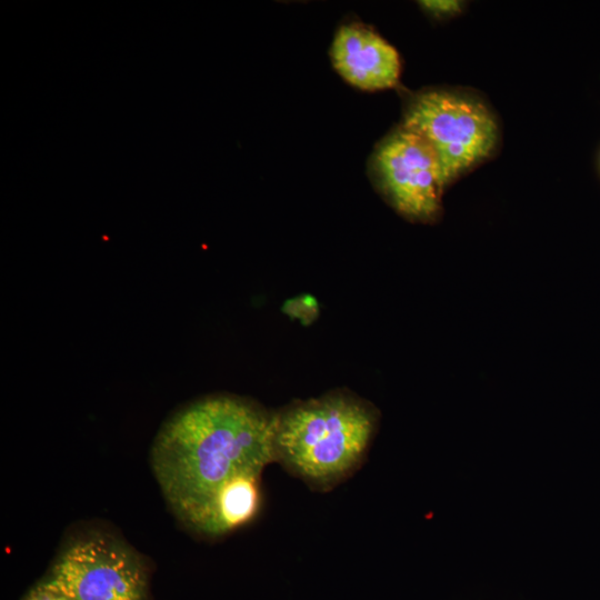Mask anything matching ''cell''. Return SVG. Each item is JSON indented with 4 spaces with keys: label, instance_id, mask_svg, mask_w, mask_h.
<instances>
[{
    "label": "cell",
    "instance_id": "1",
    "mask_svg": "<svg viewBox=\"0 0 600 600\" xmlns=\"http://www.w3.org/2000/svg\"><path fill=\"white\" fill-rule=\"evenodd\" d=\"M276 413L246 398L208 396L176 410L151 448V467L178 518L243 470L276 462Z\"/></svg>",
    "mask_w": 600,
    "mask_h": 600
},
{
    "label": "cell",
    "instance_id": "2",
    "mask_svg": "<svg viewBox=\"0 0 600 600\" xmlns=\"http://www.w3.org/2000/svg\"><path fill=\"white\" fill-rule=\"evenodd\" d=\"M377 421L369 403L343 392L296 402L276 413V462L327 492L361 467Z\"/></svg>",
    "mask_w": 600,
    "mask_h": 600
},
{
    "label": "cell",
    "instance_id": "3",
    "mask_svg": "<svg viewBox=\"0 0 600 600\" xmlns=\"http://www.w3.org/2000/svg\"><path fill=\"white\" fill-rule=\"evenodd\" d=\"M401 126L432 147L443 188L490 157L499 139L496 119L482 102L444 90L414 96Z\"/></svg>",
    "mask_w": 600,
    "mask_h": 600
},
{
    "label": "cell",
    "instance_id": "4",
    "mask_svg": "<svg viewBox=\"0 0 600 600\" xmlns=\"http://www.w3.org/2000/svg\"><path fill=\"white\" fill-rule=\"evenodd\" d=\"M73 600H148L147 559L102 530L72 534L46 576Z\"/></svg>",
    "mask_w": 600,
    "mask_h": 600
},
{
    "label": "cell",
    "instance_id": "5",
    "mask_svg": "<svg viewBox=\"0 0 600 600\" xmlns=\"http://www.w3.org/2000/svg\"><path fill=\"white\" fill-rule=\"evenodd\" d=\"M372 171L380 190L402 216L433 221L443 186L438 158L419 133L400 126L377 147Z\"/></svg>",
    "mask_w": 600,
    "mask_h": 600
},
{
    "label": "cell",
    "instance_id": "6",
    "mask_svg": "<svg viewBox=\"0 0 600 600\" xmlns=\"http://www.w3.org/2000/svg\"><path fill=\"white\" fill-rule=\"evenodd\" d=\"M330 56L337 72L359 89L382 90L399 81L401 61L398 51L363 24L341 26L333 38Z\"/></svg>",
    "mask_w": 600,
    "mask_h": 600
},
{
    "label": "cell",
    "instance_id": "7",
    "mask_svg": "<svg viewBox=\"0 0 600 600\" xmlns=\"http://www.w3.org/2000/svg\"><path fill=\"white\" fill-rule=\"evenodd\" d=\"M260 470L240 471L180 517L190 530L207 538L226 536L251 522L261 508Z\"/></svg>",
    "mask_w": 600,
    "mask_h": 600
},
{
    "label": "cell",
    "instance_id": "8",
    "mask_svg": "<svg viewBox=\"0 0 600 600\" xmlns=\"http://www.w3.org/2000/svg\"><path fill=\"white\" fill-rule=\"evenodd\" d=\"M283 311L292 318L300 319L303 323H309L318 314V302L313 297L301 296L288 300L283 306Z\"/></svg>",
    "mask_w": 600,
    "mask_h": 600
},
{
    "label": "cell",
    "instance_id": "9",
    "mask_svg": "<svg viewBox=\"0 0 600 600\" xmlns=\"http://www.w3.org/2000/svg\"><path fill=\"white\" fill-rule=\"evenodd\" d=\"M21 600H73L46 577L33 586Z\"/></svg>",
    "mask_w": 600,
    "mask_h": 600
},
{
    "label": "cell",
    "instance_id": "10",
    "mask_svg": "<svg viewBox=\"0 0 600 600\" xmlns=\"http://www.w3.org/2000/svg\"><path fill=\"white\" fill-rule=\"evenodd\" d=\"M419 3L426 11L437 17L452 16L460 12L462 7V2L454 0H427Z\"/></svg>",
    "mask_w": 600,
    "mask_h": 600
}]
</instances>
